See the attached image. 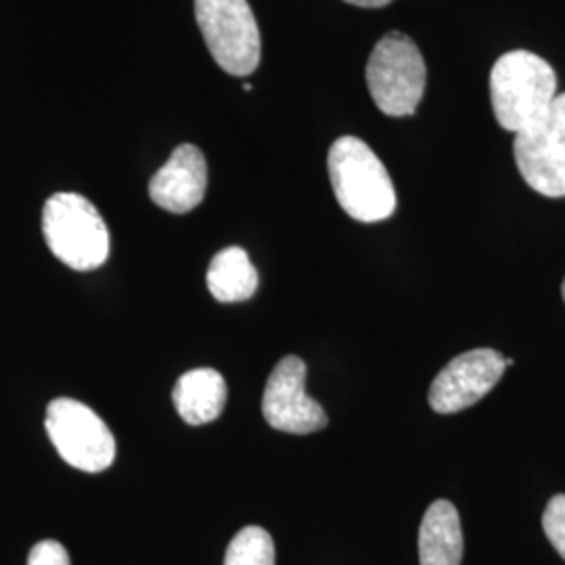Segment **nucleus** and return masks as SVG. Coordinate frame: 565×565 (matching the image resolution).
Masks as SVG:
<instances>
[{"label":"nucleus","mask_w":565,"mask_h":565,"mask_svg":"<svg viewBox=\"0 0 565 565\" xmlns=\"http://www.w3.org/2000/svg\"><path fill=\"white\" fill-rule=\"evenodd\" d=\"M557 97V76L543 57L511 51L490 72V102L494 118L509 132H525L545 121Z\"/></svg>","instance_id":"f257e3e1"},{"label":"nucleus","mask_w":565,"mask_h":565,"mask_svg":"<svg viewBox=\"0 0 565 565\" xmlns=\"http://www.w3.org/2000/svg\"><path fill=\"white\" fill-rule=\"evenodd\" d=\"M329 179L343 212L359 223H382L396 210V191L382 160L366 142L342 137L331 145Z\"/></svg>","instance_id":"f03ea898"},{"label":"nucleus","mask_w":565,"mask_h":565,"mask_svg":"<svg viewBox=\"0 0 565 565\" xmlns=\"http://www.w3.org/2000/svg\"><path fill=\"white\" fill-rule=\"evenodd\" d=\"M42 233L53 256L74 270H95L109 258L107 224L78 193H57L46 200Z\"/></svg>","instance_id":"7ed1b4c3"},{"label":"nucleus","mask_w":565,"mask_h":565,"mask_svg":"<svg viewBox=\"0 0 565 565\" xmlns=\"http://www.w3.org/2000/svg\"><path fill=\"white\" fill-rule=\"evenodd\" d=\"M425 61L419 46L403 32H387L366 63L371 99L390 118L413 116L424 99Z\"/></svg>","instance_id":"20e7f679"},{"label":"nucleus","mask_w":565,"mask_h":565,"mask_svg":"<svg viewBox=\"0 0 565 565\" xmlns=\"http://www.w3.org/2000/svg\"><path fill=\"white\" fill-rule=\"evenodd\" d=\"M195 20L214 61L231 76L258 70L263 41L247 0H195Z\"/></svg>","instance_id":"39448f33"},{"label":"nucleus","mask_w":565,"mask_h":565,"mask_svg":"<svg viewBox=\"0 0 565 565\" xmlns=\"http://www.w3.org/2000/svg\"><path fill=\"white\" fill-rule=\"evenodd\" d=\"M46 434L61 459L86 473H99L116 459V438L102 417L74 398L46 406Z\"/></svg>","instance_id":"423d86ee"},{"label":"nucleus","mask_w":565,"mask_h":565,"mask_svg":"<svg viewBox=\"0 0 565 565\" xmlns=\"http://www.w3.org/2000/svg\"><path fill=\"white\" fill-rule=\"evenodd\" d=\"M266 424L285 434L306 436L329 424L323 406L306 394V364L298 356H285L270 373L264 390Z\"/></svg>","instance_id":"0eeeda50"},{"label":"nucleus","mask_w":565,"mask_h":565,"mask_svg":"<svg viewBox=\"0 0 565 565\" xmlns=\"http://www.w3.org/2000/svg\"><path fill=\"white\" fill-rule=\"evenodd\" d=\"M505 369V359L490 348L459 354L434 380L429 387V406L440 415L465 411L499 384Z\"/></svg>","instance_id":"6e6552de"},{"label":"nucleus","mask_w":565,"mask_h":565,"mask_svg":"<svg viewBox=\"0 0 565 565\" xmlns=\"http://www.w3.org/2000/svg\"><path fill=\"white\" fill-rule=\"evenodd\" d=\"M207 166L195 145H181L149 182V198L172 214L195 210L205 198Z\"/></svg>","instance_id":"1a4fd4ad"},{"label":"nucleus","mask_w":565,"mask_h":565,"mask_svg":"<svg viewBox=\"0 0 565 565\" xmlns=\"http://www.w3.org/2000/svg\"><path fill=\"white\" fill-rule=\"evenodd\" d=\"M513 156L518 170L536 193L565 198V141L543 124L515 135Z\"/></svg>","instance_id":"9d476101"},{"label":"nucleus","mask_w":565,"mask_h":565,"mask_svg":"<svg viewBox=\"0 0 565 565\" xmlns=\"http://www.w3.org/2000/svg\"><path fill=\"white\" fill-rule=\"evenodd\" d=\"M226 382L216 369H193L179 377L172 390V403L182 422L205 425L223 415Z\"/></svg>","instance_id":"9b49d317"},{"label":"nucleus","mask_w":565,"mask_h":565,"mask_svg":"<svg viewBox=\"0 0 565 565\" xmlns=\"http://www.w3.org/2000/svg\"><path fill=\"white\" fill-rule=\"evenodd\" d=\"M463 530L459 511L448 501L427 507L419 527V564L461 565Z\"/></svg>","instance_id":"f8f14e48"},{"label":"nucleus","mask_w":565,"mask_h":565,"mask_svg":"<svg viewBox=\"0 0 565 565\" xmlns=\"http://www.w3.org/2000/svg\"><path fill=\"white\" fill-rule=\"evenodd\" d=\"M207 289L223 303L245 302L258 289V273L242 247H224L207 268Z\"/></svg>","instance_id":"ddd939ff"},{"label":"nucleus","mask_w":565,"mask_h":565,"mask_svg":"<svg viewBox=\"0 0 565 565\" xmlns=\"http://www.w3.org/2000/svg\"><path fill=\"white\" fill-rule=\"evenodd\" d=\"M224 565H275L273 536L260 525H247L226 548Z\"/></svg>","instance_id":"4468645a"},{"label":"nucleus","mask_w":565,"mask_h":565,"mask_svg":"<svg viewBox=\"0 0 565 565\" xmlns=\"http://www.w3.org/2000/svg\"><path fill=\"white\" fill-rule=\"evenodd\" d=\"M543 530L548 543L565 559V494H557L548 501L543 513Z\"/></svg>","instance_id":"2eb2a0df"},{"label":"nucleus","mask_w":565,"mask_h":565,"mask_svg":"<svg viewBox=\"0 0 565 565\" xmlns=\"http://www.w3.org/2000/svg\"><path fill=\"white\" fill-rule=\"evenodd\" d=\"M28 565H70V555L57 541H41L39 545L32 546Z\"/></svg>","instance_id":"dca6fc26"},{"label":"nucleus","mask_w":565,"mask_h":565,"mask_svg":"<svg viewBox=\"0 0 565 565\" xmlns=\"http://www.w3.org/2000/svg\"><path fill=\"white\" fill-rule=\"evenodd\" d=\"M546 130H551L555 137L564 139L565 141V93L557 95L555 102L548 109V116L543 121Z\"/></svg>","instance_id":"f3484780"},{"label":"nucleus","mask_w":565,"mask_h":565,"mask_svg":"<svg viewBox=\"0 0 565 565\" xmlns=\"http://www.w3.org/2000/svg\"><path fill=\"white\" fill-rule=\"evenodd\" d=\"M343 2H350V4H354V7H363V9H380V7L390 4L392 0H343Z\"/></svg>","instance_id":"a211bd4d"},{"label":"nucleus","mask_w":565,"mask_h":565,"mask_svg":"<svg viewBox=\"0 0 565 565\" xmlns=\"http://www.w3.org/2000/svg\"><path fill=\"white\" fill-rule=\"evenodd\" d=\"M562 296H564V302H565V279H564V285H562Z\"/></svg>","instance_id":"6ab92c4d"}]
</instances>
